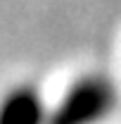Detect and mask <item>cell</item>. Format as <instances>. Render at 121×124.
Returning a JSON list of instances; mask_svg holds the SVG:
<instances>
[{
  "label": "cell",
  "instance_id": "2",
  "mask_svg": "<svg viewBox=\"0 0 121 124\" xmlns=\"http://www.w3.org/2000/svg\"><path fill=\"white\" fill-rule=\"evenodd\" d=\"M50 98L33 81H17L0 93V124H47Z\"/></svg>",
  "mask_w": 121,
  "mask_h": 124
},
{
  "label": "cell",
  "instance_id": "1",
  "mask_svg": "<svg viewBox=\"0 0 121 124\" xmlns=\"http://www.w3.org/2000/svg\"><path fill=\"white\" fill-rule=\"evenodd\" d=\"M121 91L105 69H88L74 77L50 100L47 124H105L119 110Z\"/></svg>",
  "mask_w": 121,
  "mask_h": 124
}]
</instances>
